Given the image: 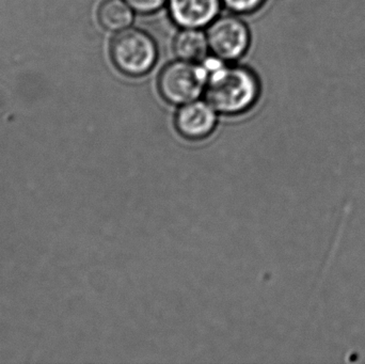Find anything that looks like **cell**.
Returning <instances> with one entry per match:
<instances>
[{
  "label": "cell",
  "instance_id": "cell-1",
  "mask_svg": "<svg viewBox=\"0 0 365 364\" xmlns=\"http://www.w3.org/2000/svg\"><path fill=\"white\" fill-rule=\"evenodd\" d=\"M215 57L206 58L202 63L207 70L206 100L217 113L236 115L250 110L259 96V81L257 75L244 66H227Z\"/></svg>",
  "mask_w": 365,
  "mask_h": 364
},
{
  "label": "cell",
  "instance_id": "cell-2",
  "mask_svg": "<svg viewBox=\"0 0 365 364\" xmlns=\"http://www.w3.org/2000/svg\"><path fill=\"white\" fill-rule=\"evenodd\" d=\"M110 56L115 68L128 75L139 77L147 74L158 61L155 41L139 29H124L113 38Z\"/></svg>",
  "mask_w": 365,
  "mask_h": 364
},
{
  "label": "cell",
  "instance_id": "cell-3",
  "mask_svg": "<svg viewBox=\"0 0 365 364\" xmlns=\"http://www.w3.org/2000/svg\"><path fill=\"white\" fill-rule=\"evenodd\" d=\"M207 77V70L202 62L179 59L163 68L158 90L167 102L182 106L199 100L205 92Z\"/></svg>",
  "mask_w": 365,
  "mask_h": 364
},
{
  "label": "cell",
  "instance_id": "cell-4",
  "mask_svg": "<svg viewBox=\"0 0 365 364\" xmlns=\"http://www.w3.org/2000/svg\"><path fill=\"white\" fill-rule=\"evenodd\" d=\"M210 51L215 57L225 62L240 59L250 45V32L246 24L233 15L217 17L207 32Z\"/></svg>",
  "mask_w": 365,
  "mask_h": 364
},
{
  "label": "cell",
  "instance_id": "cell-5",
  "mask_svg": "<svg viewBox=\"0 0 365 364\" xmlns=\"http://www.w3.org/2000/svg\"><path fill=\"white\" fill-rule=\"evenodd\" d=\"M217 120V110L207 100H195L180 107L175 124L182 138L201 141L212 134Z\"/></svg>",
  "mask_w": 365,
  "mask_h": 364
},
{
  "label": "cell",
  "instance_id": "cell-6",
  "mask_svg": "<svg viewBox=\"0 0 365 364\" xmlns=\"http://www.w3.org/2000/svg\"><path fill=\"white\" fill-rule=\"evenodd\" d=\"M169 14L181 28L201 29L218 17L221 0H167Z\"/></svg>",
  "mask_w": 365,
  "mask_h": 364
},
{
  "label": "cell",
  "instance_id": "cell-7",
  "mask_svg": "<svg viewBox=\"0 0 365 364\" xmlns=\"http://www.w3.org/2000/svg\"><path fill=\"white\" fill-rule=\"evenodd\" d=\"M175 55L185 61L203 62L207 58L210 45L207 36L201 29L182 28L173 43Z\"/></svg>",
  "mask_w": 365,
  "mask_h": 364
},
{
  "label": "cell",
  "instance_id": "cell-8",
  "mask_svg": "<svg viewBox=\"0 0 365 364\" xmlns=\"http://www.w3.org/2000/svg\"><path fill=\"white\" fill-rule=\"evenodd\" d=\"M134 12L125 0H105L98 8V21L109 31H122L132 25Z\"/></svg>",
  "mask_w": 365,
  "mask_h": 364
},
{
  "label": "cell",
  "instance_id": "cell-9",
  "mask_svg": "<svg viewBox=\"0 0 365 364\" xmlns=\"http://www.w3.org/2000/svg\"><path fill=\"white\" fill-rule=\"evenodd\" d=\"M229 10L240 14H248L261 8L265 0H221Z\"/></svg>",
  "mask_w": 365,
  "mask_h": 364
},
{
  "label": "cell",
  "instance_id": "cell-10",
  "mask_svg": "<svg viewBox=\"0 0 365 364\" xmlns=\"http://www.w3.org/2000/svg\"><path fill=\"white\" fill-rule=\"evenodd\" d=\"M135 12L150 14L160 10L167 0H125Z\"/></svg>",
  "mask_w": 365,
  "mask_h": 364
}]
</instances>
